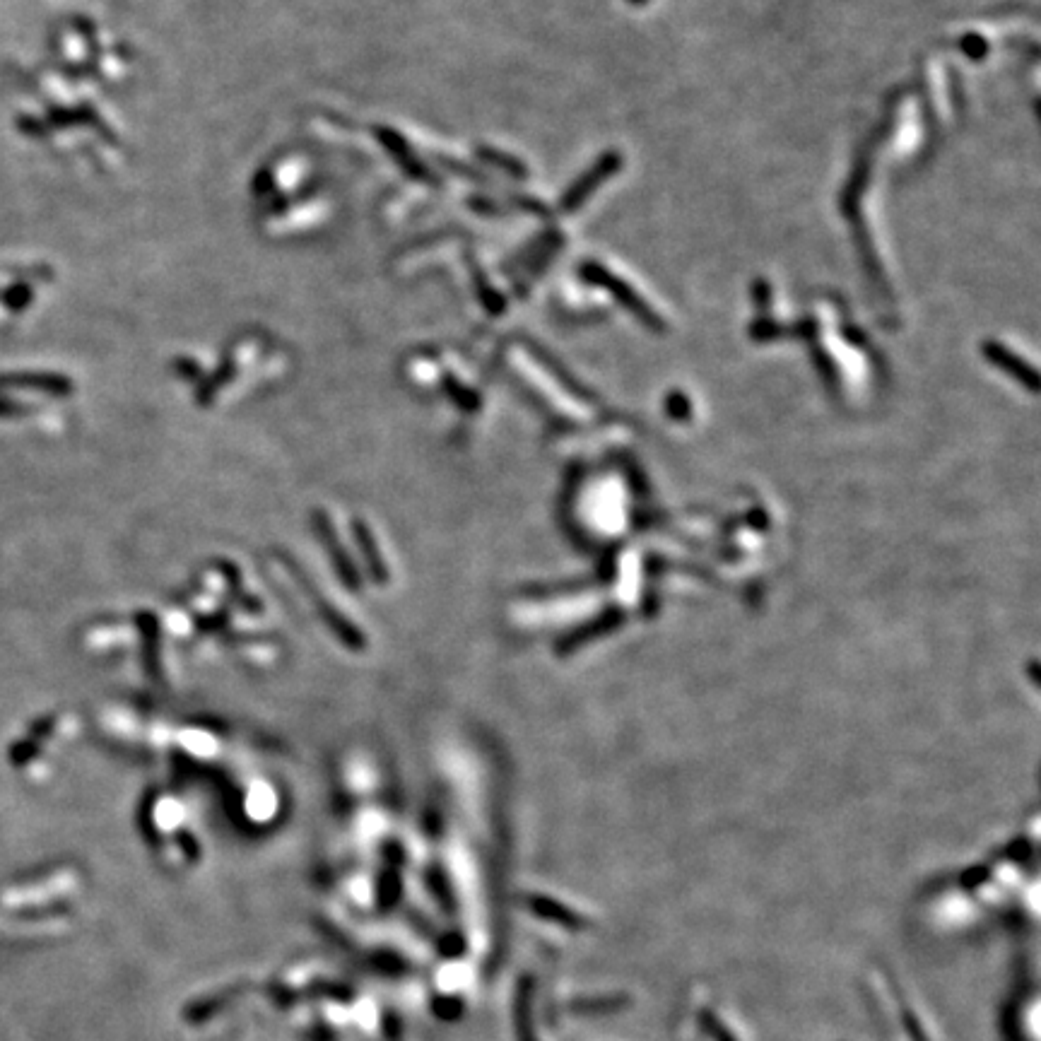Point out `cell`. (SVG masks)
Masks as SVG:
<instances>
[{
	"instance_id": "3957f363",
	"label": "cell",
	"mask_w": 1041,
	"mask_h": 1041,
	"mask_svg": "<svg viewBox=\"0 0 1041 1041\" xmlns=\"http://www.w3.org/2000/svg\"><path fill=\"white\" fill-rule=\"evenodd\" d=\"M986 355L991 357V360L996 362V364H1001V367L1008 369V372H1013L1015 376H1020V379H1027L1029 384H1034V381H1037V376H1034L1032 372H1027V369H1025L1027 364H1025V362H1020V360H1017V357L1010 355V352L1005 350V347L996 345V343L986 345Z\"/></svg>"
},
{
	"instance_id": "6da1fadb",
	"label": "cell",
	"mask_w": 1041,
	"mask_h": 1041,
	"mask_svg": "<svg viewBox=\"0 0 1041 1041\" xmlns=\"http://www.w3.org/2000/svg\"><path fill=\"white\" fill-rule=\"evenodd\" d=\"M584 275H586V278L591 280V282H601V285L610 287V292H613L615 297H620V299H622V304H625V307H627L629 311H634V314H637L639 319L646 323V326H649V328H661V321H658V316L651 314L649 307H646V304L641 302V299L637 297V294L627 292V287L622 285L620 280L610 278V275L605 273V268H601V266H588V268L584 270Z\"/></svg>"
},
{
	"instance_id": "277c9868",
	"label": "cell",
	"mask_w": 1041,
	"mask_h": 1041,
	"mask_svg": "<svg viewBox=\"0 0 1041 1041\" xmlns=\"http://www.w3.org/2000/svg\"><path fill=\"white\" fill-rule=\"evenodd\" d=\"M634 3H644V0H634Z\"/></svg>"
},
{
	"instance_id": "7a4b0ae2",
	"label": "cell",
	"mask_w": 1041,
	"mask_h": 1041,
	"mask_svg": "<svg viewBox=\"0 0 1041 1041\" xmlns=\"http://www.w3.org/2000/svg\"><path fill=\"white\" fill-rule=\"evenodd\" d=\"M615 167H620V157H615V155L605 157V160L598 164L596 169H593L591 176H586L584 181H579V184H576L572 191H569V196H567V201H564V205H567V208H572V205L584 201V198L588 196V191H591V186L593 184H601L605 176L615 172Z\"/></svg>"
}]
</instances>
